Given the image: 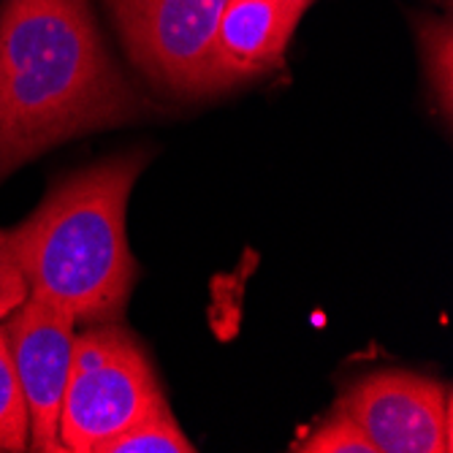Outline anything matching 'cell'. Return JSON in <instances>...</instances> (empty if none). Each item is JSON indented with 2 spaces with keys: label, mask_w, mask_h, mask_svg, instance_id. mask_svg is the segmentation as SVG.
I'll return each instance as SVG.
<instances>
[{
  "label": "cell",
  "mask_w": 453,
  "mask_h": 453,
  "mask_svg": "<svg viewBox=\"0 0 453 453\" xmlns=\"http://www.w3.org/2000/svg\"><path fill=\"white\" fill-rule=\"evenodd\" d=\"M139 96L101 41L88 0L0 9V180L55 144L119 126Z\"/></svg>",
  "instance_id": "cell-1"
},
{
  "label": "cell",
  "mask_w": 453,
  "mask_h": 453,
  "mask_svg": "<svg viewBox=\"0 0 453 453\" xmlns=\"http://www.w3.org/2000/svg\"><path fill=\"white\" fill-rule=\"evenodd\" d=\"M126 155L65 180L14 231H6L27 296L65 310L76 323H117L136 282L126 207L142 172Z\"/></svg>",
  "instance_id": "cell-2"
},
{
  "label": "cell",
  "mask_w": 453,
  "mask_h": 453,
  "mask_svg": "<svg viewBox=\"0 0 453 453\" xmlns=\"http://www.w3.org/2000/svg\"><path fill=\"white\" fill-rule=\"evenodd\" d=\"M169 407L139 340L114 323L73 340L71 372L60 407V445L98 453L104 442Z\"/></svg>",
  "instance_id": "cell-3"
},
{
  "label": "cell",
  "mask_w": 453,
  "mask_h": 453,
  "mask_svg": "<svg viewBox=\"0 0 453 453\" xmlns=\"http://www.w3.org/2000/svg\"><path fill=\"white\" fill-rule=\"evenodd\" d=\"M131 60L160 88L215 96L231 88L218 58L226 0H106Z\"/></svg>",
  "instance_id": "cell-4"
},
{
  "label": "cell",
  "mask_w": 453,
  "mask_h": 453,
  "mask_svg": "<svg viewBox=\"0 0 453 453\" xmlns=\"http://www.w3.org/2000/svg\"><path fill=\"white\" fill-rule=\"evenodd\" d=\"M73 326L76 320L65 310L33 296H27L4 326L27 404L30 450H63L58 424L76 340Z\"/></svg>",
  "instance_id": "cell-5"
},
{
  "label": "cell",
  "mask_w": 453,
  "mask_h": 453,
  "mask_svg": "<svg viewBox=\"0 0 453 453\" xmlns=\"http://www.w3.org/2000/svg\"><path fill=\"white\" fill-rule=\"evenodd\" d=\"M340 407L378 453H448L450 394L413 372H378L358 383Z\"/></svg>",
  "instance_id": "cell-6"
},
{
  "label": "cell",
  "mask_w": 453,
  "mask_h": 453,
  "mask_svg": "<svg viewBox=\"0 0 453 453\" xmlns=\"http://www.w3.org/2000/svg\"><path fill=\"white\" fill-rule=\"evenodd\" d=\"M312 0H226L218 25V58L231 85L280 65Z\"/></svg>",
  "instance_id": "cell-7"
},
{
  "label": "cell",
  "mask_w": 453,
  "mask_h": 453,
  "mask_svg": "<svg viewBox=\"0 0 453 453\" xmlns=\"http://www.w3.org/2000/svg\"><path fill=\"white\" fill-rule=\"evenodd\" d=\"M30 448V418L9 350L6 328L0 326V450L22 453Z\"/></svg>",
  "instance_id": "cell-8"
},
{
  "label": "cell",
  "mask_w": 453,
  "mask_h": 453,
  "mask_svg": "<svg viewBox=\"0 0 453 453\" xmlns=\"http://www.w3.org/2000/svg\"><path fill=\"white\" fill-rule=\"evenodd\" d=\"M193 442L182 434L172 410L163 407L147 416L136 426L111 437L98 448V453H193Z\"/></svg>",
  "instance_id": "cell-9"
},
{
  "label": "cell",
  "mask_w": 453,
  "mask_h": 453,
  "mask_svg": "<svg viewBox=\"0 0 453 453\" xmlns=\"http://www.w3.org/2000/svg\"><path fill=\"white\" fill-rule=\"evenodd\" d=\"M418 33H421V50L426 58V73L432 81L434 98L440 101L442 117L450 119V76H453V63H450V22L448 19H421L418 22Z\"/></svg>",
  "instance_id": "cell-10"
},
{
  "label": "cell",
  "mask_w": 453,
  "mask_h": 453,
  "mask_svg": "<svg viewBox=\"0 0 453 453\" xmlns=\"http://www.w3.org/2000/svg\"><path fill=\"white\" fill-rule=\"evenodd\" d=\"M294 450L302 453H378L369 437L358 429V424L345 413L342 407L334 410L318 432L304 437Z\"/></svg>",
  "instance_id": "cell-11"
},
{
  "label": "cell",
  "mask_w": 453,
  "mask_h": 453,
  "mask_svg": "<svg viewBox=\"0 0 453 453\" xmlns=\"http://www.w3.org/2000/svg\"><path fill=\"white\" fill-rule=\"evenodd\" d=\"M25 299H27L25 274L12 250L6 231H0V320L9 318Z\"/></svg>",
  "instance_id": "cell-12"
}]
</instances>
